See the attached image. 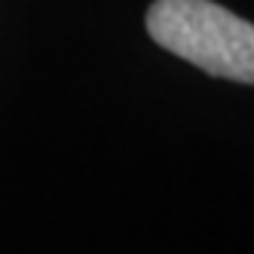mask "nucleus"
<instances>
[{"label": "nucleus", "instance_id": "nucleus-1", "mask_svg": "<svg viewBox=\"0 0 254 254\" xmlns=\"http://www.w3.org/2000/svg\"><path fill=\"white\" fill-rule=\"evenodd\" d=\"M147 34L211 77L254 86V25L211 0H156Z\"/></svg>", "mask_w": 254, "mask_h": 254}]
</instances>
